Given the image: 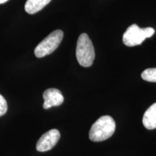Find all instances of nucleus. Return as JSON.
Masks as SVG:
<instances>
[{
	"mask_svg": "<svg viewBox=\"0 0 156 156\" xmlns=\"http://www.w3.org/2000/svg\"><path fill=\"white\" fill-rule=\"evenodd\" d=\"M116 129V123L112 116H103L91 126L89 132V138L93 142H102L106 140L114 134Z\"/></svg>",
	"mask_w": 156,
	"mask_h": 156,
	"instance_id": "f257e3e1",
	"label": "nucleus"
},
{
	"mask_svg": "<svg viewBox=\"0 0 156 156\" xmlns=\"http://www.w3.org/2000/svg\"><path fill=\"white\" fill-rule=\"evenodd\" d=\"M95 49L93 43L86 34L79 36L76 47V57L79 64L84 67L92 65L95 59Z\"/></svg>",
	"mask_w": 156,
	"mask_h": 156,
	"instance_id": "f03ea898",
	"label": "nucleus"
},
{
	"mask_svg": "<svg viewBox=\"0 0 156 156\" xmlns=\"http://www.w3.org/2000/svg\"><path fill=\"white\" fill-rule=\"evenodd\" d=\"M155 34V30L151 27L140 28L137 25L133 24L128 27L123 35V43L127 46L140 45L146 38H151Z\"/></svg>",
	"mask_w": 156,
	"mask_h": 156,
	"instance_id": "7ed1b4c3",
	"label": "nucleus"
},
{
	"mask_svg": "<svg viewBox=\"0 0 156 156\" xmlns=\"http://www.w3.org/2000/svg\"><path fill=\"white\" fill-rule=\"evenodd\" d=\"M63 37V31L54 30L36 46L34 50L35 55L38 58H43L52 54L61 44Z\"/></svg>",
	"mask_w": 156,
	"mask_h": 156,
	"instance_id": "20e7f679",
	"label": "nucleus"
},
{
	"mask_svg": "<svg viewBox=\"0 0 156 156\" xmlns=\"http://www.w3.org/2000/svg\"><path fill=\"white\" fill-rule=\"evenodd\" d=\"M60 132L58 129H53L46 132L41 136L37 142L36 150L38 152L50 151L55 146L60 139Z\"/></svg>",
	"mask_w": 156,
	"mask_h": 156,
	"instance_id": "39448f33",
	"label": "nucleus"
},
{
	"mask_svg": "<svg viewBox=\"0 0 156 156\" xmlns=\"http://www.w3.org/2000/svg\"><path fill=\"white\" fill-rule=\"evenodd\" d=\"M44 105L43 108L48 109L54 106H58L64 102V96L59 90L56 88H49L46 90L43 94Z\"/></svg>",
	"mask_w": 156,
	"mask_h": 156,
	"instance_id": "423d86ee",
	"label": "nucleus"
},
{
	"mask_svg": "<svg viewBox=\"0 0 156 156\" xmlns=\"http://www.w3.org/2000/svg\"><path fill=\"white\" fill-rule=\"evenodd\" d=\"M143 125L147 129H155L156 128V103L147 108L142 119Z\"/></svg>",
	"mask_w": 156,
	"mask_h": 156,
	"instance_id": "0eeeda50",
	"label": "nucleus"
},
{
	"mask_svg": "<svg viewBox=\"0 0 156 156\" xmlns=\"http://www.w3.org/2000/svg\"><path fill=\"white\" fill-rule=\"evenodd\" d=\"M51 0H27L25 5V10L28 14L33 15L41 11Z\"/></svg>",
	"mask_w": 156,
	"mask_h": 156,
	"instance_id": "6e6552de",
	"label": "nucleus"
},
{
	"mask_svg": "<svg viewBox=\"0 0 156 156\" xmlns=\"http://www.w3.org/2000/svg\"><path fill=\"white\" fill-rule=\"evenodd\" d=\"M141 77L145 81L156 83V68H148L144 70Z\"/></svg>",
	"mask_w": 156,
	"mask_h": 156,
	"instance_id": "1a4fd4ad",
	"label": "nucleus"
},
{
	"mask_svg": "<svg viewBox=\"0 0 156 156\" xmlns=\"http://www.w3.org/2000/svg\"><path fill=\"white\" fill-rule=\"evenodd\" d=\"M7 112V103L6 99L0 94V117L5 115Z\"/></svg>",
	"mask_w": 156,
	"mask_h": 156,
	"instance_id": "9d476101",
	"label": "nucleus"
},
{
	"mask_svg": "<svg viewBox=\"0 0 156 156\" xmlns=\"http://www.w3.org/2000/svg\"><path fill=\"white\" fill-rule=\"evenodd\" d=\"M7 1H8V0H0V5H1V4L5 3L6 2H7Z\"/></svg>",
	"mask_w": 156,
	"mask_h": 156,
	"instance_id": "9b49d317",
	"label": "nucleus"
}]
</instances>
